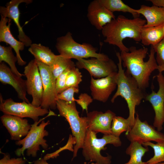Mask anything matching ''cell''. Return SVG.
<instances>
[{"label":"cell","mask_w":164,"mask_h":164,"mask_svg":"<svg viewBox=\"0 0 164 164\" xmlns=\"http://www.w3.org/2000/svg\"><path fill=\"white\" fill-rule=\"evenodd\" d=\"M116 55L118 61L117 64L118 70L116 79L117 89L111 101L114 103L118 96L121 97L126 101L129 111L127 119L131 128L135 122V107L140 104L142 99H145L147 94L145 90L139 87L135 80L123 69L120 53L116 52Z\"/></svg>","instance_id":"3957f363"},{"label":"cell","mask_w":164,"mask_h":164,"mask_svg":"<svg viewBox=\"0 0 164 164\" xmlns=\"http://www.w3.org/2000/svg\"><path fill=\"white\" fill-rule=\"evenodd\" d=\"M28 51L36 61L50 67L53 63L56 56L49 47L40 43H32Z\"/></svg>","instance_id":"603a6c76"},{"label":"cell","mask_w":164,"mask_h":164,"mask_svg":"<svg viewBox=\"0 0 164 164\" xmlns=\"http://www.w3.org/2000/svg\"><path fill=\"white\" fill-rule=\"evenodd\" d=\"M93 99L87 94L81 93L78 97V99H77L74 97L73 99V101L77 102L82 108L83 111L85 110L88 113V107L93 101Z\"/></svg>","instance_id":"836d02e7"},{"label":"cell","mask_w":164,"mask_h":164,"mask_svg":"<svg viewBox=\"0 0 164 164\" xmlns=\"http://www.w3.org/2000/svg\"><path fill=\"white\" fill-rule=\"evenodd\" d=\"M158 70L159 72H162V71H164V65L159 66V68Z\"/></svg>","instance_id":"74e56055"},{"label":"cell","mask_w":164,"mask_h":164,"mask_svg":"<svg viewBox=\"0 0 164 164\" xmlns=\"http://www.w3.org/2000/svg\"><path fill=\"white\" fill-rule=\"evenodd\" d=\"M75 67H76V64L71 59L59 55H56L53 63L50 67L54 77L56 79L66 70Z\"/></svg>","instance_id":"4316f807"},{"label":"cell","mask_w":164,"mask_h":164,"mask_svg":"<svg viewBox=\"0 0 164 164\" xmlns=\"http://www.w3.org/2000/svg\"><path fill=\"white\" fill-rule=\"evenodd\" d=\"M56 115L50 109L49 113L47 116L31 125V128L26 137L15 142L16 145L22 146L21 148H18L15 151L17 156L23 155L24 151L26 150L27 156L35 157L37 156V152L40 150V146L44 149H47L48 145L44 137L48 136L49 133L45 128L50 124V122L49 120L45 122L44 120L49 116Z\"/></svg>","instance_id":"277c9868"},{"label":"cell","mask_w":164,"mask_h":164,"mask_svg":"<svg viewBox=\"0 0 164 164\" xmlns=\"http://www.w3.org/2000/svg\"><path fill=\"white\" fill-rule=\"evenodd\" d=\"M142 145L151 147L154 151L153 156L146 162L147 164H157L164 162V141L156 144L147 142L143 143Z\"/></svg>","instance_id":"83f0119b"},{"label":"cell","mask_w":164,"mask_h":164,"mask_svg":"<svg viewBox=\"0 0 164 164\" xmlns=\"http://www.w3.org/2000/svg\"><path fill=\"white\" fill-rule=\"evenodd\" d=\"M56 108L59 115L64 117L68 121L72 134L76 140L73 148L74 158L77 156L78 150L82 148L87 131L85 117H80L76 109L75 102L68 103L63 100L56 101Z\"/></svg>","instance_id":"52a82bcc"},{"label":"cell","mask_w":164,"mask_h":164,"mask_svg":"<svg viewBox=\"0 0 164 164\" xmlns=\"http://www.w3.org/2000/svg\"><path fill=\"white\" fill-rule=\"evenodd\" d=\"M164 38V24L156 26L144 27L142 29L140 39L145 46H154Z\"/></svg>","instance_id":"7402d4cb"},{"label":"cell","mask_w":164,"mask_h":164,"mask_svg":"<svg viewBox=\"0 0 164 164\" xmlns=\"http://www.w3.org/2000/svg\"><path fill=\"white\" fill-rule=\"evenodd\" d=\"M34 164H49L43 158H40L35 161L34 162Z\"/></svg>","instance_id":"8d00e7d4"},{"label":"cell","mask_w":164,"mask_h":164,"mask_svg":"<svg viewBox=\"0 0 164 164\" xmlns=\"http://www.w3.org/2000/svg\"><path fill=\"white\" fill-rule=\"evenodd\" d=\"M0 21V42H3L9 44L14 50L18 61L17 63L23 66L26 63L22 58L20 51L24 50L25 45L22 42L16 39L12 34L10 27L11 20L2 15Z\"/></svg>","instance_id":"ffe728a7"},{"label":"cell","mask_w":164,"mask_h":164,"mask_svg":"<svg viewBox=\"0 0 164 164\" xmlns=\"http://www.w3.org/2000/svg\"><path fill=\"white\" fill-rule=\"evenodd\" d=\"M159 85L157 92L152 90L151 93L147 94L145 99L152 104L155 116L153 126L160 132L164 123V76L162 72H159L156 76Z\"/></svg>","instance_id":"4fadbf2b"},{"label":"cell","mask_w":164,"mask_h":164,"mask_svg":"<svg viewBox=\"0 0 164 164\" xmlns=\"http://www.w3.org/2000/svg\"><path fill=\"white\" fill-rule=\"evenodd\" d=\"M152 46L156 53L157 64L159 66L164 65V38L157 44Z\"/></svg>","instance_id":"d6a6232c"},{"label":"cell","mask_w":164,"mask_h":164,"mask_svg":"<svg viewBox=\"0 0 164 164\" xmlns=\"http://www.w3.org/2000/svg\"><path fill=\"white\" fill-rule=\"evenodd\" d=\"M55 47L59 55L71 59L77 60L89 57L103 60L109 59L105 54L97 53V49L91 45L86 43L81 44L76 42L70 32L57 38Z\"/></svg>","instance_id":"8992f818"},{"label":"cell","mask_w":164,"mask_h":164,"mask_svg":"<svg viewBox=\"0 0 164 164\" xmlns=\"http://www.w3.org/2000/svg\"><path fill=\"white\" fill-rule=\"evenodd\" d=\"M79 91V88L70 87L67 88L57 95L56 101L58 100H61L68 103L73 102V99L74 98V94L78 93Z\"/></svg>","instance_id":"4dcf8cb0"},{"label":"cell","mask_w":164,"mask_h":164,"mask_svg":"<svg viewBox=\"0 0 164 164\" xmlns=\"http://www.w3.org/2000/svg\"><path fill=\"white\" fill-rule=\"evenodd\" d=\"M87 11V17L89 21L99 30H102L105 25L115 19L113 12L107 9L99 0L91 1Z\"/></svg>","instance_id":"2e32d148"},{"label":"cell","mask_w":164,"mask_h":164,"mask_svg":"<svg viewBox=\"0 0 164 164\" xmlns=\"http://www.w3.org/2000/svg\"><path fill=\"white\" fill-rule=\"evenodd\" d=\"M102 4L107 9L113 12H129L134 18H139L140 14L133 9L124 3L121 0H99Z\"/></svg>","instance_id":"484cf974"},{"label":"cell","mask_w":164,"mask_h":164,"mask_svg":"<svg viewBox=\"0 0 164 164\" xmlns=\"http://www.w3.org/2000/svg\"><path fill=\"white\" fill-rule=\"evenodd\" d=\"M37 61L41 77L43 94L41 106L48 110L56 108V79L54 77L50 66L40 62Z\"/></svg>","instance_id":"8fae6325"},{"label":"cell","mask_w":164,"mask_h":164,"mask_svg":"<svg viewBox=\"0 0 164 164\" xmlns=\"http://www.w3.org/2000/svg\"><path fill=\"white\" fill-rule=\"evenodd\" d=\"M0 102V110L4 114L23 118H29L34 122L38 121L39 117L48 114L50 112V110L43 108L41 106L36 107L24 101L16 102L11 98L4 100L1 94Z\"/></svg>","instance_id":"ba28073f"},{"label":"cell","mask_w":164,"mask_h":164,"mask_svg":"<svg viewBox=\"0 0 164 164\" xmlns=\"http://www.w3.org/2000/svg\"><path fill=\"white\" fill-rule=\"evenodd\" d=\"M115 114L110 110L105 113L94 111L87 113L85 117L87 129L97 133L111 134V128Z\"/></svg>","instance_id":"9a60e30c"},{"label":"cell","mask_w":164,"mask_h":164,"mask_svg":"<svg viewBox=\"0 0 164 164\" xmlns=\"http://www.w3.org/2000/svg\"><path fill=\"white\" fill-rule=\"evenodd\" d=\"M24 73L26 76L27 93L31 96V104L39 107L42 104L43 88L42 79L37 61L31 60L24 67Z\"/></svg>","instance_id":"9c48e42d"},{"label":"cell","mask_w":164,"mask_h":164,"mask_svg":"<svg viewBox=\"0 0 164 164\" xmlns=\"http://www.w3.org/2000/svg\"><path fill=\"white\" fill-rule=\"evenodd\" d=\"M131 129L129 122L127 119L115 116L113 118L111 125V134L119 137L123 132H128Z\"/></svg>","instance_id":"f1b7e54d"},{"label":"cell","mask_w":164,"mask_h":164,"mask_svg":"<svg viewBox=\"0 0 164 164\" xmlns=\"http://www.w3.org/2000/svg\"><path fill=\"white\" fill-rule=\"evenodd\" d=\"M0 81L3 84L11 85L19 99L30 103L26 97V80L15 74L4 62L0 63Z\"/></svg>","instance_id":"d6986e66"},{"label":"cell","mask_w":164,"mask_h":164,"mask_svg":"<svg viewBox=\"0 0 164 164\" xmlns=\"http://www.w3.org/2000/svg\"><path fill=\"white\" fill-rule=\"evenodd\" d=\"M129 52L121 51L120 56L122 64L126 68L125 72L131 75L136 81L139 87L144 90L149 86L150 77L155 70H158V65L155 57V52L151 46L148 60L146 62L148 49L143 47L137 49L132 46L129 48Z\"/></svg>","instance_id":"6da1fadb"},{"label":"cell","mask_w":164,"mask_h":164,"mask_svg":"<svg viewBox=\"0 0 164 164\" xmlns=\"http://www.w3.org/2000/svg\"><path fill=\"white\" fill-rule=\"evenodd\" d=\"M32 0H11L6 4L5 6L0 7V13L5 17L12 20L17 26L19 34L18 37L19 40L23 43L25 46H30L32 43L30 38L24 32L19 23L20 12L19 6L21 3L30 4Z\"/></svg>","instance_id":"e0dca14e"},{"label":"cell","mask_w":164,"mask_h":164,"mask_svg":"<svg viewBox=\"0 0 164 164\" xmlns=\"http://www.w3.org/2000/svg\"><path fill=\"white\" fill-rule=\"evenodd\" d=\"M125 135L131 142L136 141L142 144L152 141L158 142L164 141V134L156 130L146 121H142L137 113L134 124Z\"/></svg>","instance_id":"30bf717a"},{"label":"cell","mask_w":164,"mask_h":164,"mask_svg":"<svg viewBox=\"0 0 164 164\" xmlns=\"http://www.w3.org/2000/svg\"><path fill=\"white\" fill-rule=\"evenodd\" d=\"M146 22L139 17L131 19L119 15L103 27L102 33L105 38L104 41L117 46L121 51L129 52V48L124 45L123 40L129 38L137 42L141 41V30Z\"/></svg>","instance_id":"7a4b0ae2"},{"label":"cell","mask_w":164,"mask_h":164,"mask_svg":"<svg viewBox=\"0 0 164 164\" xmlns=\"http://www.w3.org/2000/svg\"><path fill=\"white\" fill-rule=\"evenodd\" d=\"M91 164H96L95 163L92 162Z\"/></svg>","instance_id":"ab89813d"},{"label":"cell","mask_w":164,"mask_h":164,"mask_svg":"<svg viewBox=\"0 0 164 164\" xmlns=\"http://www.w3.org/2000/svg\"><path fill=\"white\" fill-rule=\"evenodd\" d=\"M12 49L10 46H5L0 45V63L4 62L7 63L13 73L22 77L25 75L20 73L16 68L15 63L17 62L18 59L16 56L14 54Z\"/></svg>","instance_id":"d4e9b609"},{"label":"cell","mask_w":164,"mask_h":164,"mask_svg":"<svg viewBox=\"0 0 164 164\" xmlns=\"http://www.w3.org/2000/svg\"><path fill=\"white\" fill-rule=\"evenodd\" d=\"M136 11L146 19V22L144 27L156 26L164 24V8L163 7L142 5Z\"/></svg>","instance_id":"44dd1931"},{"label":"cell","mask_w":164,"mask_h":164,"mask_svg":"<svg viewBox=\"0 0 164 164\" xmlns=\"http://www.w3.org/2000/svg\"><path fill=\"white\" fill-rule=\"evenodd\" d=\"M75 67H76L68 68L60 74L56 78V87L57 95L67 89L66 83L67 76L70 70Z\"/></svg>","instance_id":"1f68e13d"},{"label":"cell","mask_w":164,"mask_h":164,"mask_svg":"<svg viewBox=\"0 0 164 164\" xmlns=\"http://www.w3.org/2000/svg\"><path fill=\"white\" fill-rule=\"evenodd\" d=\"M0 119L12 140H21L22 137L27 135L31 128V125L27 119L17 116L4 114L1 117Z\"/></svg>","instance_id":"ac0fdd59"},{"label":"cell","mask_w":164,"mask_h":164,"mask_svg":"<svg viewBox=\"0 0 164 164\" xmlns=\"http://www.w3.org/2000/svg\"><path fill=\"white\" fill-rule=\"evenodd\" d=\"M82 76L79 69L75 67L72 68L67 77L66 85L67 89L70 87L79 88V85L82 81Z\"/></svg>","instance_id":"f546056e"},{"label":"cell","mask_w":164,"mask_h":164,"mask_svg":"<svg viewBox=\"0 0 164 164\" xmlns=\"http://www.w3.org/2000/svg\"><path fill=\"white\" fill-rule=\"evenodd\" d=\"M153 5L164 8V0H149Z\"/></svg>","instance_id":"d590c367"},{"label":"cell","mask_w":164,"mask_h":164,"mask_svg":"<svg viewBox=\"0 0 164 164\" xmlns=\"http://www.w3.org/2000/svg\"><path fill=\"white\" fill-rule=\"evenodd\" d=\"M3 157L0 160V164H25L26 160L22 157L11 158L9 154L3 153Z\"/></svg>","instance_id":"e575fe53"},{"label":"cell","mask_w":164,"mask_h":164,"mask_svg":"<svg viewBox=\"0 0 164 164\" xmlns=\"http://www.w3.org/2000/svg\"><path fill=\"white\" fill-rule=\"evenodd\" d=\"M96 134L87 130L82 147L83 155L86 160L94 162L96 164H110L111 156H103L100 151L105 150L106 148L105 146L108 144L120 146L121 142L119 137L112 134H104L102 138H98Z\"/></svg>","instance_id":"5b68a950"},{"label":"cell","mask_w":164,"mask_h":164,"mask_svg":"<svg viewBox=\"0 0 164 164\" xmlns=\"http://www.w3.org/2000/svg\"><path fill=\"white\" fill-rule=\"evenodd\" d=\"M75 64L79 69H85L91 76L98 79L117 72L118 70L117 65L110 58L106 60L95 58L89 59H80L77 60Z\"/></svg>","instance_id":"7c38bea8"},{"label":"cell","mask_w":164,"mask_h":164,"mask_svg":"<svg viewBox=\"0 0 164 164\" xmlns=\"http://www.w3.org/2000/svg\"><path fill=\"white\" fill-rule=\"evenodd\" d=\"M117 72L98 79L91 76L90 88L93 100L103 102L107 101L117 86L116 79Z\"/></svg>","instance_id":"5bb4252c"},{"label":"cell","mask_w":164,"mask_h":164,"mask_svg":"<svg viewBox=\"0 0 164 164\" xmlns=\"http://www.w3.org/2000/svg\"><path fill=\"white\" fill-rule=\"evenodd\" d=\"M157 164H164V162L158 163Z\"/></svg>","instance_id":"f35d334b"},{"label":"cell","mask_w":164,"mask_h":164,"mask_svg":"<svg viewBox=\"0 0 164 164\" xmlns=\"http://www.w3.org/2000/svg\"><path fill=\"white\" fill-rule=\"evenodd\" d=\"M149 150L148 147L143 146L142 144L139 142H131L126 150V153L130 155V159L129 161L125 164H147L146 162L142 161V158Z\"/></svg>","instance_id":"cb8c5ba5"}]
</instances>
